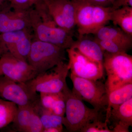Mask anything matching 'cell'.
<instances>
[{"label": "cell", "mask_w": 132, "mask_h": 132, "mask_svg": "<svg viewBox=\"0 0 132 132\" xmlns=\"http://www.w3.org/2000/svg\"><path fill=\"white\" fill-rule=\"evenodd\" d=\"M111 21L118 26L126 34L132 36V7H124L113 9Z\"/></svg>", "instance_id": "cell-19"}, {"label": "cell", "mask_w": 132, "mask_h": 132, "mask_svg": "<svg viewBox=\"0 0 132 132\" xmlns=\"http://www.w3.org/2000/svg\"><path fill=\"white\" fill-rule=\"evenodd\" d=\"M30 9L18 11L12 9L9 5L0 10V34L23 29H31Z\"/></svg>", "instance_id": "cell-13"}, {"label": "cell", "mask_w": 132, "mask_h": 132, "mask_svg": "<svg viewBox=\"0 0 132 132\" xmlns=\"http://www.w3.org/2000/svg\"><path fill=\"white\" fill-rule=\"evenodd\" d=\"M80 132H112V131L109 128L108 123L98 119L86 125Z\"/></svg>", "instance_id": "cell-25"}, {"label": "cell", "mask_w": 132, "mask_h": 132, "mask_svg": "<svg viewBox=\"0 0 132 132\" xmlns=\"http://www.w3.org/2000/svg\"><path fill=\"white\" fill-rule=\"evenodd\" d=\"M90 3L94 5L103 6H111L112 3L114 0H86Z\"/></svg>", "instance_id": "cell-28"}, {"label": "cell", "mask_w": 132, "mask_h": 132, "mask_svg": "<svg viewBox=\"0 0 132 132\" xmlns=\"http://www.w3.org/2000/svg\"><path fill=\"white\" fill-rule=\"evenodd\" d=\"M1 76V74H0V76Z\"/></svg>", "instance_id": "cell-33"}, {"label": "cell", "mask_w": 132, "mask_h": 132, "mask_svg": "<svg viewBox=\"0 0 132 132\" xmlns=\"http://www.w3.org/2000/svg\"></svg>", "instance_id": "cell-34"}, {"label": "cell", "mask_w": 132, "mask_h": 132, "mask_svg": "<svg viewBox=\"0 0 132 132\" xmlns=\"http://www.w3.org/2000/svg\"><path fill=\"white\" fill-rule=\"evenodd\" d=\"M37 107L43 126V130L63 126L64 116L54 114L44 109L41 106L39 102L37 104Z\"/></svg>", "instance_id": "cell-22"}, {"label": "cell", "mask_w": 132, "mask_h": 132, "mask_svg": "<svg viewBox=\"0 0 132 132\" xmlns=\"http://www.w3.org/2000/svg\"><path fill=\"white\" fill-rule=\"evenodd\" d=\"M39 103L44 109L57 115L64 116L65 98L62 92L57 93H40Z\"/></svg>", "instance_id": "cell-16"}, {"label": "cell", "mask_w": 132, "mask_h": 132, "mask_svg": "<svg viewBox=\"0 0 132 132\" xmlns=\"http://www.w3.org/2000/svg\"><path fill=\"white\" fill-rule=\"evenodd\" d=\"M18 106L14 103L0 98V129L13 122Z\"/></svg>", "instance_id": "cell-21"}, {"label": "cell", "mask_w": 132, "mask_h": 132, "mask_svg": "<svg viewBox=\"0 0 132 132\" xmlns=\"http://www.w3.org/2000/svg\"><path fill=\"white\" fill-rule=\"evenodd\" d=\"M39 98V95L31 90L26 83L0 76V98L13 102L17 106H25L35 105Z\"/></svg>", "instance_id": "cell-8"}, {"label": "cell", "mask_w": 132, "mask_h": 132, "mask_svg": "<svg viewBox=\"0 0 132 132\" xmlns=\"http://www.w3.org/2000/svg\"><path fill=\"white\" fill-rule=\"evenodd\" d=\"M70 78L73 85L72 92L74 94L97 111L106 110L108 94L105 84L100 80L80 78L71 73Z\"/></svg>", "instance_id": "cell-6"}, {"label": "cell", "mask_w": 132, "mask_h": 132, "mask_svg": "<svg viewBox=\"0 0 132 132\" xmlns=\"http://www.w3.org/2000/svg\"><path fill=\"white\" fill-rule=\"evenodd\" d=\"M113 124L112 132H128L132 126V98L120 105L111 109L108 121Z\"/></svg>", "instance_id": "cell-14"}, {"label": "cell", "mask_w": 132, "mask_h": 132, "mask_svg": "<svg viewBox=\"0 0 132 132\" xmlns=\"http://www.w3.org/2000/svg\"><path fill=\"white\" fill-rule=\"evenodd\" d=\"M66 52L56 45L34 39L27 62L38 75L65 61Z\"/></svg>", "instance_id": "cell-5"}, {"label": "cell", "mask_w": 132, "mask_h": 132, "mask_svg": "<svg viewBox=\"0 0 132 132\" xmlns=\"http://www.w3.org/2000/svg\"><path fill=\"white\" fill-rule=\"evenodd\" d=\"M0 74L15 81L23 83L38 75L27 62L17 59L8 52L0 57Z\"/></svg>", "instance_id": "cell-10"}, {"label": "cell", "mask_w": 132, "mask_h": 132, "mask_svg": "<svg viewBox=\"0 0 132 132\" xmlns=\"http://www.w3.org/2000/svg\"><path fill=\"white\" fill-rule=\"evenodd\" d=\"M34 105L18 106L16 114L12 123L13 124V128L15 131L19 132H27L33 106Z\"/></svg>", "instance_id": "cell-20"}, {"label": "cell", "mask_w": 132, "mask_h": 132, "mask_svg": "<svg viewBox=\"0 0 132 132\" xmlns=\"http://www.w3.org/2000/svg\"><path fill=\"white\" fill-rule=\"evenodd\" d=\"M38 0H9V6L12 9L26 11L34 6Z\"/></svg>", "instance_id": "cell-26"}, {"label": "cell", "mask_w": 132, "mask_h": 132, "mask_svg": "<svg viewBox=\"0 0 132 132\" xmlns=\"http://www.w3.org/2000/svg\"><path fill=\"white\" fill-rule=\"evenodd\" d=\"M94 35L98 39L109 40L120 43L131 47L132 36L125 33L119 27L116 26L102 27Z\"/></svg>", "instance_id": "cell-18"}, {"label": "cell", "mask_w": 132, "mask_h": 132, "mask_svg": "<svg viewBox=\"0 0 132 132\" xmlns=\"http://www.w3.org/2000/svg\"><path fill=\"white\" fill-rule=\"evenodd\" d=\"M104 69L107 76L105 86L108 94L111 91L132 83V57L127 53L104 52Z\"/></svg>", "instance_id": "cell-3"}, {"label": "cell", "mask_w": 132, "mask_h": 132, "mask_svg": "<svg viewBox=\"0 0 132 132\" xmlns=\"http://www.w3.org/2000/svg\"><path fill=\"white\" fill-rule=\"evenodd\" d=\"M31 29L34 39L48 43L66 50L70 48L75 40L72 33L59 27L54 21H43L32 7L29 10Z\"/></svg>", "instance_id": "cell-4"}, {"label": "cell", "mask_w": 132, "mask_h": 132, "mask_svg": "<svg viewBox=\"0 0 132 132\" xmlns=\"http://www.w3.org/2000/svg\"><path fill=\"white\" fill-rule=\"evenodd\" d=\"M9 5V4L7 5L6 4L5 2L3 1L2 0H0V10L2 9L3 8L6 7V6Z\"/></svg>", "instance_id": "cell-31"}, {"label": "cell", "mask_w": 132, "mask_h": 132, "mask_svg": "<svg viewBox=\"0 0 132 132\" xmlns=\"http://www.w3.org/2000/svg\"><path fill=\"white\" fill-rule=\"evenodd\" d=\"M111 6L113 9H115L124 7H131L132 0H114Z\"/></svg>", "instance_id": "cell-27"}, {"label": "cell", "mask_w": 132, "mask_h": 132, "mask_svg": "<svg viewBox=\"0 0 132 132\" xmlns=\"http://www.w3.org/2000/svg\"><path fill=\"white\" fill-rule=\"evenodd\" d=\"M6 48L5 46V44L3 42L1 35H0V57L3 54L7 52Z\"/></svg>", "instance_id": "cell-30"}, {"label": "cell", "mask_w": 132, "mask_h": 132, "mask_svg": "<svg viewBox=\"0 0 132 132\" xmlns=\"http://www.w3.org/2000/svg\"><path fill=\"white\" fill-rule=\"evenodd\" d=\"M75 7L76 26L79 38L95 35L111 21L112 8L94 5L86 0H73Z\"/></svg>", "instance_id": "cell-1"}, {"label": "cell", "mask_w": 132, "mask_h": 132, "mask_svg": "<svg viewBox=\"0 0 132 132\" xmlns=\"http://www.w3.org/2000/svg\"><path fill=\"white\" fill-rule=\"evenodd\" d=\"M131 98L132 83L126 84L110 92L108 94L105 122H109V116L112 109L117 107Z\"/></svg>", "instance_id": "cell-17"}, {"label": "cell", "mask_w": 132, "mask_h": 132, "mask_svg": "<svg viewBox=\"0 0 132 132\" xmlns=\"http://www.w3.org/2000/svg\"><path fill=\"white\" fill-rule=\"evenodd\" d=\"M31 30L25 29L0 34L7 52L27 62L33 39Z\"/></svg>", "instance_id": "cell-12"}, {"label": "cell", "mask_w": 132, "mask_h": 132, "mask_svg": "<svg viewBox=\"0 0 132 132\" xmlns=\"http://www.w3.org/2000/svg\"><path fill=\"white\" fill-rule=\"evenodd\" d=\"M62 92L65 104L63 125L68 131L80 132L88 123L100 119V112L87 106L68 86Z\"/></svg>", "instance_id": "cell-2"}, {"label": "cell", "mask_w": 132, "mask_h": 132, "mask_svg": "<svg viewBox=\"0 0 132 132\" xmlns=\"http://www.w3.org/2000/svg\"><path fill=\"white\" fill-rule=\"evenodd\" d=\"M42 1H45V2H46V1H47V0H42Z\"/></svg>", "instance_id": "cell-32"}, {"label": "cell", "mask_w": 132, "mask_h": 132, "mask_svg": "<svg viewBox=\"0 0 132 132\" xmlns=\"http://www.w3.org/2000/svg\"><path fill=\"white\" fill-rule=\"evenodd\" d=\"M94 40L100 45L104 52L109 53H127L131 47L120 43L109 40H101L95 38Z\"/></svg>", "instance_id": "cell-23"}, {"label": "cell", "mask_w": 132, "mask_h": 132, "mask_svg": "<svg viewBox=\"0 0 132 132\" xmlns=\"http://www.w3.org/2000/svg\"><path fill=\"white\" fill-rule=\"evenodd\" d=\"M71 47L78 50L88 59L103 65L104 52L94 40L84 39L83 37L75 41Z\"/></svg>", "instance_id": "cell-15"}, {"label": "cell", "mask_w": 132, "mask_h": 132, "mask_svg": "<svg viewBox=\"0 0 132 132\" xmlns=\"http://www.w3.org/2000/svg\"><path fill=\"white\" fill-rule=\"evenodd\" d=\"M45 2L48 13L56 25L72 33L76 26L73 0H47Z\"/></svg>", "instance_id": "cell-11"}, {"label": "cell", "mask_w": 132, "mask_h": 132, "mask_svg": "<svg viewBox=\"0 0 132 132\" xmlns=\"http://www.w3.org/2000/svg\"><path fill=\"white\" fill-rule=\"evenodd\" d=\"M39 102L33 106L27 132H43V126L37 109V104Z\"/></svg>", "instance_id": "cell-24"}, {"label": "cell", "mask_w": 132, "mask_h": 132, "mask_svg": "<svg viewBox=\"0 0 132 132\" xmlns=\"http://www.w3.org/2000/svg\"><path fill=\"white\" fill-rule=\"evenodd\" d=\"M63 126L59 127H52L43 130V132H61L63 131Z\"/></svg>", "instance_id": "cell-29"}, {"label": "cell", "mask_w": 132, "mask_h": 132, "mask_svg": "<svg viewBox=\"0 0 132 132\" xmlns=\"http://www.w3.org/2000/svg\"></svg>", "instance_id": "cell-35"}, {"label": "cell", "mask_w": 132, "mask_h": 132, "mask_svg": "<svg viewBox=\"0 0 132 132\" xmlns=\"http://www.w3.org/2000/svg\"><path fill=\"white\" fill-rule=\"evenodd\" d=\"M69 71L68 63L62 62L25 83L31 90L36 93H60L68 86L66 79Z\"/></svg>", "instance_id": "cell-7"}, {"label": "cell", "mask_w": 132, "mask_h": 132, "mask_svg": "<svg viewBox=\"0 0 132 132\" xmlns=\"http://www.w3.org/2000/svg\"><path fill=\"white\" fill-rule=\"evenodd\" d=\"M71 73L80 78L97 80L104 77V65L95 62L71 47L66 50Z\"/></svg>", "instance_id": "cell-9"}]
</instances>
